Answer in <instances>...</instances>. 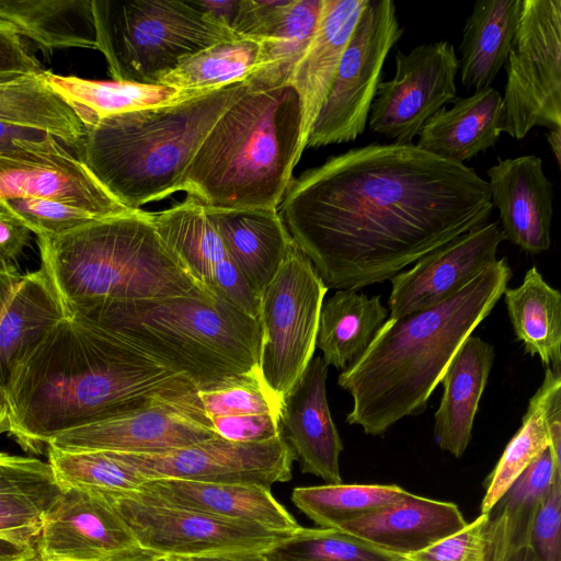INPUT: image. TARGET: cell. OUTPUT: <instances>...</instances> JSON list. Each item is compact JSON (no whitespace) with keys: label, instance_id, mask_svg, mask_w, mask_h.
Segmentation results:
<instances>
[{"label":"cell","instance_id":"obj_23","mask_svg":"<svg viewBox=\"0 0 561 561\" xmlns=\"http://www.w3.org/2000/svg\"><path fill=\"white\" fill-rule=\"evenodd\" d=\"M458 506L415 494L340 526L391 553L408 557L467 526Z\"/></svg>","mask_w":561,"mask_h":561},{"label":"cell","instance_id":"obj_20","mask_svg":"<svg viewBox=\"0 0 561 561\" xmlns=\"http://www.w3.org/2000/svg\"><path fill=\"white\" fill-rule=\"evenodd\" d=\"M328 367L321 356L310 360L282 402L279 423L300 471L337 484L343 443L327 399Z\"/></svg>","mask_w":561,"mask_h":561},{"label":"cell","instance_id":"obj_49","mask_svg":"<svg viewBox=\"0 0 561 561\" xmlns=\"http://www.w3.org/2000/svg\"><path fill=\"white\" fill-rule=\"evenodd\" d=\"M44 70L22 37L11 26L0 21V82L39 75Z\"/></svg>","mask_w":561,"mask_h":561},{"label":"cell","instance_id":"obj_8","mask_svg":"<svg viewBox=\"0 0 561 561\" xmlns=\"http://www.w3.org/2000/svg\"><path fill=\"white\" fill-rule=\"evenodd\" d=\"M96 49L115 81L158 84L185 58L239 38L196 0H91Z\"/></svg>","mask_w":561,"mask_h":561},{"label":"cell","instance_id":"obj_60","mask_svg":"<svg viewBox=\"0 0 561 561\" xmlns=\"http://www.w3.org/2000/svg\"><path fill=\"white\" fill-rule=\"evenodd\" d=\"M24 561H42L39 554L35 558H32V559H28V560H24Z\"/></svg>","mask_w":561,"mask_h":561},{"label":"cell","instance_id":"obj_4","mask_svg":"<svg viewBox=\"0 0 561 561\" xmlns=\"http://www.w3.org/2000/svg\"><path fill=\"white\" fill-rule=\"evenodd\" d=\"M301 136L293 85L249 88L206 135L180 191L206 207L277 209L304 151Z\"/></svg>","mask_w":561,"mask_h":561},{"label":"cell","instance_id":"obj_28","mask_svg":"<svg viewBox=\"0 0 561 561\" xmlns=\"http://www.w3.org/2000/svg\"><path fill=\"white\" fill-rule=\"evenodd\" d=\"M421 128L416 147L434 156L465 164L495 147L501 136L502 95L492 87L456 98Z\"/></svg>","mask_w":561,"mask_h":561},{"label":"cell","instance_id":"obj_46","mask_svg":"<svg viewBox=\"0 0 561 561\" xmlns=\"http://www.w3.org/2000/svg\"><path fill=\"white\" fill-rule=\"evenodd\" d=\"M561 471L541 502L529 535V546L538 561H561Z\"/></svg>","mask_w":561,"mask_h":561},{"label":"cell","instance_id":"obj_9","mask_svg":"<svg viewBox=\"0 0 561 561\" xmlns=\"http://www.w3.org/2000/svg\"><path fill=\"white\" fill-rule=\"evenodd\" d=\"M328 290L297 245L261 294L259 374L280 405L313 358Z\"/></svg>","mask_w":561,"mask_h":561},{"label":"cell","instance_id":"obj_40","mask_svg":"<svg viewBox=\"0 0 561 561\" xmlns=\"http://www.w3.org/2000/svg\"><path fill=\"white\" fill-rule=\"evenodd\" d=\"M47 455L48 463L62 489L131 493L139 491L147 480L116 451H67L47 447Z\"/></svg>","mask_w":561,"mask_h":561},{"label":"cell","instance_id":"obj_31","mask_svg":"<svg viewBox=\"0 0 561 561\" xmlns=\"http://www.w3.org/2000/svg\"><path fill=\"white\" fill-rule=\"evenodd\" d=\"M522 0H478L465 22L459 71L474 91L491 87L504 67L517 30Z\"/></svg>","mask_w":561,"mask_h":561},{"label":"cell","instance_id":"obj_51","mask_svg":"<svg viewBox=\"0 0 561 561\" xmlns=\"http://www.w3.org/2000/svg\"><path fill=\"white\" fill-rule=\"evenodd\" d=\"M60 145L65 144L42 130L0 123V156L53 149Z\"/></svg>","mask_w":561,"mask_h":561},{"label":"cell","instance_id":"obj_54","mask_svg":"<svg viewBox=\"0 0 561 561\" xmlns=\"http://www.w3.org/2000/svg\"><path fill=\"white\" fill-rule=\"evenodd\" d=\"M187 559L190 561H267L262 552H237L216 556L192 557Z\"/></svg>","mask_w":561,"mask_h":561},{"label":"cell","instance_id":"obj_12","mask_svg":"<svg viewBox=\"0 0 561 561\" xmlns=\"http://www.w3.org/2000/svg\"><path fill=\"white\" fill-rule=\"evenodd\" d=\"M139 547L163 556L264 552L295 533L168 506L131 493H103Z\"/></svg>","mask_w":561,"mask_h":561},{"label":"cell","instance_id":"obj_5","mask_svg":"<svg viewBox=\"0 0 561 561\" xmlns=\"http://www.w3.org/2000/svg\"><path fill=\"white\" fill-rule=\"evenodd\" d=\"M37 244L41 270L65 316L106 301L217 297L194 279L141 209L39 236Z\"/></svg>","mask_w":561,"mask_h":561},{"label":"cell","instance_id":"obj_43","mask_svg":"<svg viewBox=\"0 0 561 561\" xmlns=\"http://www.w3.org/2000/svg\"><path fill=\"white\" fill-rule=\"evenodd\" d=\"M197 396L209 420L215 416L241 414L279 416L280 413V404L265 388L259 369L197 389Z\"/></svg>","mask_w":561,"mask_h":561},{"label":"cell","instance_id":"obj_26","mask_svg":"<svg viewBox=\"0 0 561 561\" xmlns=\"http://www.w3.org/2000/svg\"><path fill=\"white\" fill-rule=\"evenodd\" d=\"M366 3L367 0H323L316 34L288 82L297 91L301 104L302 150Z\"/></svg>","mask_w":561,"mask_h":561},{"label":"cell","instance_id":"obj_21","mask_svg":"<svg viewBox=\"0 0 561 561\" xmlns=\"http://www.w3.org/2000/svg\"><path fill=\"white\" fill-rule=\"evenodd\" d=\"M486 174L505 239L531 254L546 252L551 245L553 184L541 158L525 154L499 159Z\"/></svg>","mask_w":561,"mask_h":561},{"label":"cell","instance_id":"obj_45","mask_svg":"<svg viewBox=\"0 0 561 561\" xmlns=\"http://www.w3.org/2000/svg\"><path fill=\"white\" fill-rule=\"evenodd\" d=\"M409 561H488V514L459 533L407 557Z\"/></svg>","mask_w":561,"mask_h":561},{"label":"cell","instance_id":"obj_47","mask_svg":"<svg viewBox=\"0 0 561 561\" xmlns=\"http://www.w3.org/2000/svg\"><path fill=\"white\" fill-rule=\"evenodd\" d=\"M209 421L218 436L232 442L259 443L282 434L279 416L273 414L224 415Z\"/></svg>","mask_w":561,"mask_h":561},{"label":"cell","instance_id":"obj_11","mask_svg":"<svg viewBox=\"0 0 561 561\" xmlns=\"http://www.w3.org/2000/svg\"><path fill=\"white\" fill-rule=\"evenodd\" d=\"M404 32L391 0H367L306 148L354 141L368 122L387 56Z\"/></svg>","mask_w":561,"mask_h":561},{"label":"cell","instance_id":"obj_16","mask_svg":"<svg viewBox=\"0 0 561 561\" xmlns=\"http://www.w3.org/2000/svg\"><path fill=\"white\" fill-rule=\"evenodd\" d=\"M506 240L497 222H486L427 253L391 279V319L442 304L494 264Z\"/></svg>","mask_w":561,"mask_h":561},{"label":"cell","instance_id":"obj_53","mask_svg":"<svg viewBox=\"0 0 561 561\" xmlns=\"http://www.w3.org/2000/svg\"><path fill=\"white\" fill-rule=\"evenodd\" d=\"M37 556V542H26L0 534V561H24Z\"/></svg>","mask_w":561,"mask_h":561},{"label":"cell","instance_id":"obj_56","mask_svg":"<svg viewBox=\"0 0 561 561\" xmlns=\"http://www.w3.org/2000/svg\"><path fill=\"white\" fill-rule=\"evenodd\" d=\"M10 430V410L5 388L0 385V435L9 433Z\"/></svg>","mask_w":561,"mask_h":561},{"label":"cell","instance_id":"obj_14","mask_svg":"<svg viewBox=\"0 0 561 561\" xmlns=\"http://www.w3.org/2000/svg\"><path fill=\"white\" fill-rule=\"evenodd\" d=\"M218 435L204 412L196 389L65 432L47 447L67 451L161 454Z\"/></svg>","mask_w":561,"mask_h":561},{"label":"cell","instance_id":"obj_30","mask_svg":"<svg viewBox=\"0 0 561 561\" xmlns=\"http://www.w3.org/2000/svg\"><path fill=\"white\" fill-rule=\"evenodd\" d=\"M558 471L561 456L549 446L494 504L488 513V561H502L511 551L529 545L534 518Z\"/></svg>","mask_w":561,"mask_h":561},{"label":"cell","instance_id":"obj_44","mask_svg":"<svg viewBox=\"0 0 561 561\" xmlns=\"http://www.w3.org/2000/svg\"><path fill=\"white\" fill-rule=\"evenodd\" d=\"M0 202L37 237L60 236L100 219L57 201L14 197Z\"/></svg>","mask_w":561,"mask_h":561},{"label":"cell","instance_id":"obj_27","mask_svg":"<svg viewBox=\"0 0 561 561\" xmlns=\"http://www.w3.org/2000/svg\"><path fill=\"white\" fill-rule=\"evenodd\" d=\"M493 362V346L470 335L440 379L444 391L434 415V438L442 450L454 457H461L471 440L474 417Z\"/></svg>","mask_w":561,"mask_h":561},{"label":"cell","instance_id":"obj_6","mask_svg":"<svg viewBox=\"0 0 561 561\" xmlns=\"http://www.w3.org/2000/svg\"><path fill=\"white\" fill-rule=\"evenodd\" d=\"M237 82L174 103L104 117L85 127L78 158L130 209L178 191L219 116L248 89Z\"/></svg>","mask_w":561,"mask_h":561},{"label":"cell","instance_id":"obj_15","mask_svg":"<svg viewBox=\"0 0 561 561\" xmlns=\"http://www.w3.org/2000/svg\"><path fill=\"white\" fill-rule=\"evenodd\" d=\"M118 455L146 479L254 484L268 489L274 483L291 479V466L296 460L283 433L259 443L232 442L215 436L161 454Z\"/></svg>","mask_w":561,"mask_h":561},{"label":"cell","instance_id":"obj_19","mask_svg":"<svg viewBox=\"0 0 561 561\" xmlns=\"http://www.w3.org/2000/svg\"><path fill=\"white\" fill-rule=\"evenodd\" d=\"M14 197L57 201L100 219L135 211L108 193L65 145L0 156V201Z\"/></svg>","mask_w":561,"mask_h":561},{"label":"cell","instance_id":"obj_1","mask_svg":"<svg viewBox=\"0 0 561 561\" xmlns=\"http://www.w3.org/2000/svg\"><path fill=\"white\" fill-rule=\"evenodd\" d=\"M488 181L414 144L352 148L291 180L280 217L330 289L390 280L488 222Z\"/></svg>","mask_w":561,"mask_h":561},{"label":"cell","instance_id":"obj_36","mask_svg":"<svg viewBox=\"0 0 561 561\" xmlns=\"http://www.w3.org/2000/svg\"><path fill=\"white\" fill-rule=\"evenodd\" d=\"M42 73L0 82V123L42 130L77 149L85 126Z\"/></svg>","mask_w":561,"mask_h":561},{"label":"cell","instance_id":"obj_24","mask_svg":"<svg viewBox=\"0 0 561 561\" xmlns=\"http://www.w3.org/2000/svg\"><path fill=\"white\" fill-rule=\"evenodd\" d=\"M204 208L230 257L261 297L297 247L278 208Z\"/></svg>","mask_w":561,"mask_h":561},{"label":"cell","instance_id":"obj_29","mask_svg":"<svg viewBox=\"0 0 561 561\" xmlns=\"http://www.w3.org/2000/svg\"><path fill=\"white\" fill-rule=\"evenodd\" d=\"M561 422V370L546 367L542 383L530 398L522 425L485 480L481 514H488L517 477L551 445Z\"/></svg>","mask_w":561,"mask_h":561},{"label":"cell","instance_id":"obj_18","mask_svg":"<svg viewBox=\"0 0 561 561\" xmlns=\"http://www.w3.org/2000/svg\"><path fill=\"white\" fill-rule=\"evenodd\" d=\"M139 547L101 492L65 488L43 515L37 550L42 561H108Z\"/></svg>","mask_w":561,"mask_h":561},{"label":"cell","instance_id":"obj_39","mask_svg":"<svg viewBox=\"0 0 561 561\" xmlns=\"http://www.w3.org/2000/svg\"><path fill=\"white\" fill-rule=\"evenodd\" d=\"M411 493L398 485L324 484L295 488L293 503L321 528L343 524L398 503Z\"/></svg>","mask_w":561,"mask_h":561},{"label":"cell","instance_id":"obj_25","mask_svg":"<svg viewBox=\"0 0 561 561\" xmlns=\"http://www.w3.org/2000/svg\"><path fill=\"white\" fill-rule=\"evenodd\" d=\"M65 317L42 270L0 271V385L14 363Z\"/></svg>","mask_w":561,"mask_h":561},{"label":"cell","instance_id":"obj_22","mask_svg":"<svg viewBox=\"0 0 561 561\" xmlns=\"http://www.w3.org/2000/svg\"><path fill=\"white\" fill-rule=\"evenodd\" d=\"M136 497L173 507L296 533L301 528L272 495L271 489L254 484L210 483L179 479H147Z\"/></svg>","mask_w":561,"mask_h":561},{"label":"cell","instance_id":"obj_3","mask_svg":"<svg viewBox=\"0 0 561 561\" xmlns=\"http://www.w3.org/2000/svg\"><path fill=\"white\" fill-rule=\"evenodd\" d=\"M512 277L505 257L439 305L389 318L364 353L339 375L353 405L346 422L380 436L422 413L453 357L492 312Z\"/></svg>","mask_w":561,"mask_h":561},{"label":"cell","instance_id":"obj_37","mask_svg":"<svg viewBox=\"0 0 561 561\" xmlns=\"http://www.w3.org/2000/svg\"><path fill=\"white\" fill-rule=\"evenodd\" d=\"M323 0H293L279 20L259 42L257 68L245 80L250 89H273L288 84L293 71L309 47Z\"/></svg>","mask_w":561,"mask_h":561},{"label":"cell","instance_id":"obj_35","mask_svg":"<svg viewBox=\"0 0 561 561\" xmlns=\"http://www.w3.org/2000/svg\"><path fill=\"white\" fill-rule=\"evenodd\" d=\"M46 82L73 106L85 127L126 112L174 103L206 92L183 91L163 84L100 81L44 70Z\"/></svg>","mask_w":561,"mask_h":561},{"label":"cell","instance_id":"obj_58","mask_svg":"<svg viewBox=\"0 0 561 561\" xmlns=\"http://www.w3.org/2000/svg\"><path fill=\"white\" fill-rule=\"evenodd\" d=\"M547 141L552 150V153L560 165L561 158V128L549 129L546 134Z\"/></svg>","mask_w":561,"mask_h":561},{"label":"cell","instance_id":"obj_33","mask_svg":"<svg viewBox=\"0 0 561 561\" xmlns=\"http://www.w3.org/2000/svg\"><path fill=\"white\" fill-rule=\"evenodd\" d=\"M387 316L380 296L339 289L323 301L319 317L316 347L324 363L346 369L364 353Z\"/></svg>","mask_w":561,"mask_h":561},{"label":"cell","instance_id":"obj_59","mask_svg":"<svg viewBox=\"0 0 561 561\" xmlns=\"http://www.w3.org/2000/svg\"><path fill=\"white\" fill-rule=\"evenodd\" d=\"M158 561H190V560L185 557L159 554Z\"/></svg>","mask_w":561,"mask_h":561},{"label":"cell","instance_id":"obj_50","mask_svg":"<svg viewBox=\"0 0 561 561\" xmlns=\"http://www.w3.org/2000/svg\"><path fill=\"white\" fill-rule=\"evenodd\" d=\"M32 231L0 202V271L15 265L30 242Z\"/></svg>","mask_w":561,"mask_h":561},{"label":"cell","instance_id":"obj_13","mask_svg":"<svg viewBox=\"0 0 561 561\" xmlns=\"http://www.w3.org/2000/svg\"><path fill=\"white\" fill-rule=\"evenodd\" d=\"M394 60V76L378 84L367 123L393 144H412L427 119L457 98L459 58L451 43L439 41L407 54L398 49Z\"/></svg>","mask_w":561,"mask_h":561},{"label":"cell","instance_id":"obj_52","mask_svg":"<svg viewBox=\"0 0 561 561\" xmlns=\"http://www.w3.org/2000/svg\"><path fill=\"white\" fill-rule=\"evenodd\" d=\"M41 527V517L0 513L1 535L26 542H37Z\"/></svg>","mask_w":561,"mask_h":561},{"label":"cell","instance_id":"obj_42","mask_svg":"<svg viewBox=\"0 0 561 561\" xmlns=\"http://www.w3.org/2000/svg\"><path fill=\"white\" fill-rule=\"evenodd\" d=\"M267 561H409L333 528H304L262 552Z\"/></svg>","mask_w":561,"mask_h":561},{"label":"cell","instance_id":"obj_48","mask_svg":"<svg viewBox=\"0 0 561 561\" xmlns=\"http://www.w3.org/2000/svg\"><path fill=\"white\" fill-rule=\"evenodd\" d=\"M293 0H240L231 31L239 37L263 38Z\"/></svg>","mask_w":561,"mask_h":561},{"label":"cell","instance_id":"obj_57","mask_svg":"<svg viewBox=\"0 0 561 561\" xmlns=\"http://www.w3.org/2000/svg\"><path fill=\"white\" fill-rule=\"evenodd\" d=\"M502 561H538L529 545L519 547L507 553Z\"/></svg>","mask_w":561,"mask_h":561},{"label":"cell","instance_id":"obj_17","mask_svg":"<svg viewBox=\"0 0 561 561\" xmlns=\"http://www.w3.org/2000/svg\"><path fill=\"white\" fill-rule=\"evenodd\" d=\"M150 216L162 241L196 282L259 319L260 296L230 257L201 203L187 195L182 203Z\"/></svg>","mask_w":561,"mask_h":561},{"label":"cell","instance_id":"obj_7","mask_svg":"<svg viewBox=\"0 0 561 561\" xmlns=\"http://www.w3.org/2000/svg\"><path fill=\"white\" fill-rule=\"evenodd\" d=\"M68 317L117 334L197 389L259 369V320L218 296L106 301Z\"/></svg>","mask_w":561,"mask_h":561},{"label":"cell","instance_id":"obj_10","mask_svg":"<svg viewBox=\"0 0 561 561\" xmlns=\"http://www.w3.org/2000/svg\"><path fill=\"white\" fill-rule=\"evenodd\" d=\"M501 133L561 128V1L522 0L506 62Z\"/></svg>","mask_w":561,"mask_h":561},{"label":"cell","instance_id":"obj_41","mask_svg":"<svg viewBox=\"0 0 561 561\" xmlns=\"http://www.w3.org/2000/svg\"><path fill=\"white\" fill-rule=\"evenodd\" d=\"M62 490L48 462L0 451V513L43 518Z\"/></svg>","mask_w":561,"mask_h":561},{"label":"cell","instance_id":"obj_55","mask_svg":"<svg viewBox=\"0 0 561 561\" xmlns=\"http://www.w3.org/2000/svg\"><path fill=\"white\" fill-rule=\"evenodd\" d=\"M159 553L137 547L130 551L118 554L108 561H158Z\"/></svg>","mask_w":561,"mask_h":561},{"label":"cell","instance_id":"obj_2","mask_svg":"<svg viewBox=\"0 0 561 561\" xmlns=\"http://www.w3.org/2000/svg\"><path fill=\"white\" fill-rule=\"evenodd\" d=\"M4 388L8 434L37 454L65 432L197 389L117 334L68 316L14 363Z\"/></svg>","mask_w":561,"mask_h":561},{"label":"cell","instance_id":"obj_38","mask_svg":"<svg viewBox=\"0 0 561 561\" xmlns=\"http://www.w3.org/2000/svg\"><path fill=\"white\" fill-rule=\"evenodd\" d=\"M261 43L249 37L227 39L185 58L158 84L183 91L209 92L245 81L257 68Z\"/></svg>","mask_w":561,"mask_h":561},{"label":"cell","instance_id":"obj_34","mask_svg":"<svg viewBox=\"0 0 561 561\" xmlns=\"http://www.w3.org/2000/svg\"><path fill=\"white\" fill-rule=\"evenodd\" d=\"M516 339L546 367L561 370V293L550 286L536 266L522 284L503 293Z\"/></svg>","mask_w":561,"mask_h":561},{"label":"cell","instance_id":"obj_32","mask_svg":"<svg viewBox=\"0 0 561 561\" xmlns=\"http://www.w3.org/2000/svg\"><path fill=\"white\" fill-rule=\"evenodd\" d=\"M0 21L44 51L96 49L91 0H0Z\"/></svg>","mask_w":561,"mask_h":561}]
</instances>
